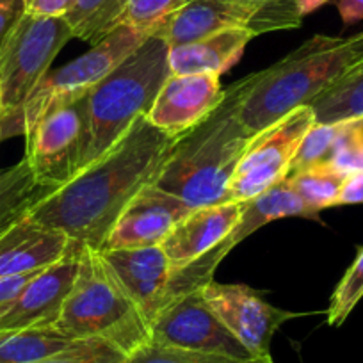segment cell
Segmentation results:
<instances>
[{
	"label": "cell",
	"mask_w": 363,
	"mask_h": 363,
	"mask_svg": "<svg viewBox=\"0 0 363 363\" xmlns=\"http://www.w3.org/2000/svg\"><path fill=\"white\" fill-rule=\"evenodd\" d=\"M362 61L363 30L351 38L317 34L277 65L253 73L239 104L240 121L253 138L298 107L310 106Z\"/></svg>",
	"instance_id": "3957f363"
},
{
	"label": "cell",
	"mask_w": 363,
	"mask_h": 363,
	"mask_svg": "<svg viewBox=\"0 0 363 363\" xmlns=\"http://www.w3.org/2000/svg\"><path fill=\"white\" fill-rule=\"evenodd\" d=\"M191 211L180 198L150 184L121 212L102 251L160 246L174 225Z\"/></svg>",
	"instance_id": "4fadbf2b"
},
{
	"label": "cell",
	"mask_w": 363,
	"mask_h": 363,
	"mask_svg": "<svg viewBox=\"0 0 363 363\" xmlns=\"http://www.w3.org/2000/svg\"><path fill=\"white\" fill-rule=\"evenodd\" d=\"M255 18L257 8L242 0H187L155 36L173 48L228 29H250L253 33Z\"/></svg>",
	"instance_id": "e0dca14e"
},
{
	"label": "cell",
	"mask_w": 363,
	"mask_h": 363,
	"mask_svg": "<svg viewBox=\"0 0 363 363\" xmlns=\"http://www.w3.org/2000/svg\"><path fill=\"white\" fill-rule=\"evenodd\" d=\"M177 138L139 118L109 152L41 198L29 218L79 246L102 251L132 198L157 180Z\"/></svg>",
	"instance_id": "6da1fadb"
},
{
	"label": "cell",
	"mask_w": 363,
	"mask_h": 363,
	"mask_svg": "<svg viewBox=\"0 0 363 363\" xmlns=\"http://www.w3.org/2000/svg\"><path fill=\"white\" fill-rule=\"evenodd\" d=\"M73 342L57 328L0 330V363H33L62 351Z\"/></svg>",
	"instance_id": "cb8c5ba5"
},
{
	"label": "cell",
	"mask_w": 363,
	"mask_h": 363,
	"mask_svg": "<svg viewBox=\"0 0 363 363\" xmlns=\"http://www.w3.org/2000/svg\"><path fill=\"white\" fill-rule=\"evenodd\" d=\"M347 121H337V123H315L306 135L303 138L294 160H292L291 173L306 169L315 164L330 162L335 152L338 139L344 134ZM289 173V174H291Z\"/></svg>",
	"instance_id": "484cf974"
},
{
	"label": "cell",
	"mask_w": 363,
	"mask_h": 363,
	"mask_svg": "<svg viewBox=\"0 0 363 363\" xmlns=\"http://www.w3.org/2000/svg\"><path fill=\"white\" fill-rule=\"evenodd\" d=\"M100 253L114 269L116 277L120 278L150 326L157 313L173 299L171 294L173 271L162 247L114 250L100 251Z\"/></svg>",
	"instance_id": "9a60e30c"
},
{
	"label": "cell",
	"mask_w": 363,
	"mask_h": 363,
	"mask_svg": "<svg viewBox=\"0 0 363 363\" xmlns=\"http://www.w3.org/2000/svg\"><path fill=\"white\" fill-rule=\"evenodd\" d=\"M201 294L255 358L271 356L269 351L277 331L287 320L301 317L299 313L269 305L247 285L218 284L212 280L201 287Z\"/></svg>",
	"instance_id": "8fae6325"
},
{
	"label": "cell",
	"mask_w": 363,
	"mask_h": 363,
	"mask_svg": "<svg viewBox=\"0 0 363 363\" xmlns=\"http://www.w3.org/2000/svg\"><path fill=\"white\" fill-rule=\"evenodd\" d=\"M0 141H2V138H0Z\"/></svg>",
	"instance_id": "ab89813d"
},
{
	"label": "cell",
	"mask_w": 363,
	"mask_h": 363,
	"mask_svg": "<svg viewBox=\"0 0 363 363\" xmlns=\"http://www.w3.org/2000/svg\"><path fill=\"white\" fill-rule=\"evenodd\" d=\"M330 2H335V0H299V11H301L303 18H305L306 15L317 11V9H320L323 6L330 4Z\"/></svg>",
	"instance_id": "74e56055"
},
{
	"label": "cell",
	"mask_w": 363,
	"mask_h": 363,
	"mask_svg": "<svg viewBox=\"0 0 363 363\" xmlns=\"http://www.w3.org/2000/svg\"><path fill=\"white\" fill-rule=\"evenodd\" d=\"M72 240L41 226L29 214L0 235V280L40 271L61 260Z\"/></svg>",
	"instance_id": "ac0fdd59"
},
{
	"label": "cell",
	"mask_w": 363,
	"mask_h": 363,
	"mask_svg": "<svg viewBox=\"0 0 363 363\" xmlns=\"http://www.w3.org/2000/svg\"><path fill=\"white\" fill-rule=\"evenodd\" d=\"M121 363H274L271 356L264 358H250L240 359L233 356L214 354V352H200L187 351V349L166 347V345H157L148 342L146 345L139 347Z\"/></svg>",
	"instance_id": "4316f807"
},
{
	"label": "cell",
	"mask_w": 363,
	"mask_h": 363,
	"mask_svg": "<svg viewBox=\"0 0 363 363\" xmlns=\"http://www.w3.org/2000/svg\"><path fill=\"white\" fill-rule=\"evenodd\" d=\"M86 102L68 104L45 114L26 135V155L40 186H66L82 171L86 153Z\"/></svg>",
	"instance_id": "9c48e42d"
},
{
	"label": "cell",
	"mask_w": 363,
	"mask_h": 363,
	"mask_svg": "<svg viewBox=\"0 0 363 363\" xmlns=\"http://www.w3.org/2000/svg\"><path fill=\"white\" fill-rule=\"evenodd\" d=\"M127 0H75L62 18L73 40L96 45L118 27L125 26Z\"/></svg>",
	"instance_id": "7402d4cb"
},
{
	"label": "cell",
	"mask_w": 363,
	"mask_h": 363,
	"mask_svg": "<svg viewBox=\"0 0 363 363\" xmlns=\"http://www.w3.org/2000/svg\"><path fill=\"white\" fill-rule=\"evenodd\" d=\"M313 125L312 109L303 106L253 135L232 178L228 200L247 201L287 178L296 152Z\"/></svg>",
	"instance_id": "ba28073f"
},
{
	"label": "cell",
	"mask_w": 363,
	"mask_h": 363,
	"mask_svg": "<svg viewBox=\"0 0 363 363\" xmlns=\"http://www.w3.org/2000/svg\"><path fill=\"white\" fill-rule=\"evenodd\" d=\"M55 328L72 340L109 342L127 356L150 342L148 323L114 269L100 251L86 246Z\"/></svg>",
	"instance_id": "5b68a950"
},
{
	"label": "cell",
	"mask_w": 363,
	"mask_h": 363,
	"mask_svg": "<svg viewBox=\"0 0 363 363\" xmlns=\"http://www.w3.org/2000/svg\"><path fill=\"white\" fill-rule=\"evenodd\" d=\"M338 15L345 27L354 26L363 20V0H335Z\"/></svg>",
	"instance_id": "8d00e7d4"
},
{
	"label": "cell",
	"mask_w": 363,
	"mask_h": 363,
	"mask_svg": "<svg viewBox=\"0 0 363 363\" xmlns=\"http://www.w3.org/2000/svg\"><path fill=\"white\" fill-rule=\"evenodd\" d=\"M244 211V201H225L193 208L178 221L160 244L171 271H180L218 247L232 233Z\"/></svg>",
	"instance_id": "2e32d148"
},
{
	"label": "cell",
	"mask_w": 363,
	"mask_h": 363,
	"mask_svg": "<svg viewBox=\"0 0 363 363\" xmlns=\"http://www.w3.org/2000/svg\"><path fill=\"white\" fill-rule=\"evenodd\" d=\"M169 75V47L160 36H148L84 96L87 141L82 169L109 152L139 118L148 116Z\"/></svg>",
	"instance_id": "277c9868"
},
{
	"label": "cell",
	"mask_w": 363,
	"mask_h": 363,
	"mask_svg": "<svg viewBox=\"0 0 363 363\" xmlns=\"http://www.w3.org/2000/svg\"><path fill=\"white\" fill-rule=\"evenodd\" d=\"M281 218H305L319 221V214L303 203L301 198L289 186L287 178L278 182L277 186L269 187L258 196L244 201V211L239 223L232 230V233L223 240L221 246L230 253L237 244L247 239L258 228Z\"/></svg>",
	"instance_id": "ffe728a7"
},
{
	"label": "cell",
	"mask_w": 363,
	"mask_h": 363,
	"mask_svg": "<svg viewBox=\"0 0 363 363\" xmlns=\"http://www.w3.org/2000/svg\"><path fill=\"white\" fill-rule=\"evenodd\" d=\"M363 203V171L352 173L345 177L344 186H342L340 196H338V205H356Z\"/></svg>",
	"instance_id": "836d02e7"
},
{
	"label": "cell",
	"mask_w": 363,
	"mask_h": 363,
	"mask_svg": "<svg viewBox=\"0 0 363 363\" xmlns=\"http://www.w3.org/2000/svg\"><path fill=\"white\" fill-rule=\"evenodd\" d=\"M253 73L225 89L221 102L196 127L178 135L153 182L191 208L228 200L237 166L253 138L239 118V104Z\"/></svg>",
	"instance_id": "7a4b0ae2"
},
{
	"label": "cell",
	"mask_w": 363,
	"mask_h": 363,
	"mask_svg": "<svg viewBox=\"0 0 363 363\" xmlns=\"http://www.w3.org/2000/svg\"><path fill=\"white\" fill-rule=\"evenodd\" d=\"M43 271V269H40ZM40 271H33L27 272V274H20V277H13V278H4V280H0V306H4L9 299L15 298L20 291H22L23 285L34 278Z\"/></svg>",
	"instance_id": "d590c367"
},
{
	"label": "cell",
	"mask_w": 363,
	"mask_h": 363,
	"mask_svg": "<svg viewBox=\"0 0 363 363\" xmlns=\"http://www.w3.org/2000/svg\"><path fill=\"white\" fill-rule=\"evenodd\" d=\"M330 164L344 177L363 171V118L347 120V127L335 146Z\"/></svg>",
	"instance_id": "1f68e13d"
},
{
	"label": "cell",
	"mask_w": 363,
	"mask_h": 363,
	"mask_svg": "<svg viewBox=\"0 0 363 363\" xmlns=\"http://www.w3.org/2000/svg\"><path fill=\"white\" fill-rule=\"evenodd\" d=\"M287 180L303 203L315 214H320L324 208L337 207L345 177L338 173L330 162H323L291 173Z\"/></svg>",
	"instance_id": "d4e9b609"
},
{
	"label": "cell",
	"mask_w": 363,
	"mask_h": 363,
	"mask_svg": "<svg viewBox=\"0 0 363 363\" xmlns=\"http://www.w3.org/2000/svg\"><path fill=\"white\" fill-rule=\"evenodd\" d=\"M242 2L257 8V18L253 23L255 36L301 27L303 15L299 11V0H242Z\"/></svg>",
	"instance_id": "f546056e"
},
{
	"label": "cell",
	"mask_w": 363,
	"mask_h": 363,
	"mask_svg": "<svg viewBox=\"0 0 363 363\" xmlns=\"http://www.w3.org/2000/svg\"><path fill=\"white\" fill-rule=\"evenodd\" d=\"M315 123L362 120L363 118V61L352 66L333 86L310 104Z\"/></svg>",
	"instance_id": "603a6c76"
},
{
	"label": "cell",
	"mask_w": 363,
	"mask_h": 363,
	"mask_svg": "<svg viewBox=\"0 0 363 363\" xmlns=\"http://www.w3.org/2000/svg\"><path fill=\"white\" fill-rule=\"evenodd\" d=\"M52 187L40 186L26 159L0 173V235L26 218L30 208L50 194Z\"/></svg>",
	"instance_id": "44dd1931"
},
{
	"label": "cell",
	"mask_w": 363,
	"mask_h": 363,
	"mask_svg": "<svg viewBox=\"0 0 363 363\" xmlns=\"http://www.w3.org/2000/svg\"><path fill=\"white\" fill-rule=\"evenodd\" d=\"M146 38L148 36L145 33L125 23L93 45L89 52L66 62L61 68L50 69L26 102L20 118V135L26 138L50 111L82 100Z\"/></svg>",
	"instance_id": "52a82bcc"
},
{
	"label": "cell",
	"mask_w": 363,
	"mask_h": 363,
	"mask_svg": "<svg viewBox=\"0 0 363 363\" xmlns=\"http://www.w3.org/2000/svg\"><path fill=\"white\" fill-rule=\"evenodd\" d=\"M73 40L62 16H36L23 11L0 43V138L20 135L26 102L66 43Z\"/></svg>",
	"instance_id": "8992f818"
},
{
	"label": "cell",
	"mask_w": 363,
	"mask_h": 363,
	"mask_svg": "<svg viewBox=\"0 0 363 363\" xmlns=\"http://www.w3.org/2000/svg\"><path fill=\"white\" fill-rule=\"evenodd\" d=\"M363 298V247L356 255L351 267L345 271L342 280L338 281L330 299V306L326 312V323L330 326L338 328L347 320L352 310L356 308Z\"/></svg>",
	"instance_id": "83f0119b"
},
{
	"label": "cell",
	"mask_w": 363,
	"mask_h": 363,
	"mask_svg": "<svg viewBox=\"0 0 363 363\" xmlns=\"http://www.w3.org/2000/svg\"><path fill=\"white\" fill-rule=\"evenodd\" d=\"M125 352L104 340H75L62 351L33 363H121Z\"/></svg>",
	"instance_id": "4dcf8cb0"
},
{
	"label": "cell",
	"mask_w": 363,
	"mask_h": 363,
	"mask_svg": "<svg viewBox=\"0 0 363 363\" xmlns=\"http://www.w3.org/2000/svg\"><path fill=\"white\" fill-rule=\"evenodd\" d=\"M75 0H23V11L36 16H65Z\"/></svg>",
	"instance_id": "d6a6232c"
},
{
	"label": "cell",
	"mask_w": 363,
	"mask_h": 363,
	"mask_svg": "<svg viewBox=\"0 0 363 363\" xmlns=\"http://www.w3.org/2000/svg\"><path fill=\"white\" fill-rule=\"evenodd\" d=\"M255 34L250 29H228L194 43L169 48V69L173 75H208L221 77L240 57Z\"/></svg>",
	"instance_id": "d6986e66"
},
{
	"label": "cell",
	"mask_w": 363,
	"mask_h": 363,
	"mask_svg": "<svg viewBox=\"0 0 363 363\" xmlns=\"http://www.w3.org/2000/svg\"><path fill=\"white\" fill-rule=\"evenodd\" d=\"M80 247L75 242L69 244L61 260L38 272L15 298L0 306V330L55 328L75 281Z\"/></svg>",
	"instance_id": "7c38bea8"
},
{
	"label": "cell",
	"mask_w": 363,
	"mask_h": 363,
	"mask_svg": "<svg viewBox=\"0 0 363 363\" xmlns=\"http://www.w3.org/2000/svg\"><path fill=\"white\" fill-rule=\"evenodd\" d=\"M0 121H2V106H0Z\"/></svg>",
	"instance_id": "f35d334b"
},
{
	"label": "cell",
	"mask_w": 363,
	"mask_h": 363,
	"mask_svg": "<svg viewBox=\"0 0 363 363\" xmlns=\"http://www.w3.org/2000/svg\"><path fill=\"white\" fill-rule=\"evenodd\" d=\"M186 2L187 0H127L125 23L146 36H155Z\"/></svg>",
	"instance_id": "f1b7e54d"
},
{
	"label": "cell",
	"mask_w": 363,
	"mask_h": 363,
	"mask_svg": "<svg viewBox=\"0 0 363 363\" xmlns=\"http://www.w3.org/2000/svg\"><path fill=\"white\" fill-rule=\"evenodd\" d=\"M225 89L218 75L167 77L148 113V120L160 130L171 135H182L196 127L221 102Z\"/></svg>",
	"instance_id": "5bb4252c"
},
{
	"label": "cell",
	"mask_w": 363,
	"mask_h": 363,
	"mask_svg": "<svg viewBox=\"0 0 363 363\" xmlns=\"http://www.w3.org/2000/svg\"><path fill=\"white\" fill-rule=\"evenodd\" d=\"M150 342L187 351L255 358L212 310L201 287L167 303L150 324Z\"/></svg>",
	"instance_id": "30bf717a"
},
{
	"label": "cell",
	"mask_w": 363,
	"mask_h": 363,
	"mask_svg": "<svg viewBox=\"0 0 363 363\" xmlns=\"http://www.w3.org/2000/svg\"><path fill=\"white\" fill-rule=\"evenodd\" d=\"M23 13V0H0V43Z\"/></svg>",
	"instance_id": "e575fe53"
}]
</instances>
